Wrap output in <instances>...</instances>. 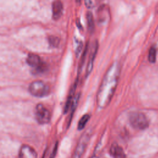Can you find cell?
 <instances>
[{
    "label": "cell",
    "instance_id": "6da1fadb",
    "mask_svg": "<svg viewBox=\"0 0 158 158\" xmlns=\"http://www.w3.org/2000/svg\"><path fill=\"white\" fill-rule=\"evenodd\" d=\"M120 73L119 65L114 62L105 73L97 94V104L100 108L106 107L110 102L117 86Z\"/></svg>",
    "mask_w": 158,
    "mask_h": 158
},
{
    "label": "cell",
    "instance_id": "7a4b0ae2",
    "mask_svg": "<svg viewBox=\"0 0 158 158\" xmlns=\"http://www.w3.org/2000/svg\"><path fill=\"white\" fill-rule=\"evenodd\" d=\"M28 91L32 96L37 98H42L49 94V87L43 81L36 80L30 84Z\"/></svg>",
    "mask_w": 158,
    "mask_h": 158
},
{
    "label": "cell",
    "instance_id": "3957f363",
    "mask_svg": "<svg viewBox=\"0 0 158 158\" xmlns=\"http://www.w3.org/2000/svg\"><path fill=\"white\" fill-rule=\"evenodd\" d=\"M129 122L134 128L138 130H144L149 125V121L146 116L138 112H133L130 114Z\"/></svg>",
    "mask_w": 158,
    "mask_h": 158
},
{
    "label": "cell",
    "instance_id": "277c9868",
    "mask_svg": "<svg viewBox=\"0 0 158 158\" xmlns=\"http://www.w3.org/2000/svg\"><path fill=\"white\" fill-rule=\"evenodd\" d=\"M91 131L87 130L80 138L77 145L75 148L72 158H81L85 150L89 141L91 138Z\"/></svg>",
    "mask_w": 158,
    "mask_h": 158
},
{
    "label": "cell",
    "instance_id": "5b68a950",
    "mask_svg": "<svg viewBox=\"0 0 158 158\" xmlns=\"http://www.w3.org/2000/svg\"><path fill=\"white\" fill-rule=\"evenodd\" d=\"M35 116L37 122L41 125L48 123L51 120L50 112L41 103L36 106Z\"/></svg>",
    "mask_w": 158,
    "mask_h": 158
},
{
    "label": "cell",
    "instance_id": "8992f818",
    "mask_svg": "<svg viewBox=\"0 0 158 158\" xmlns=\"http://www.w3.org/2000/svg\"><path fill=\"white\" fill-rule=\"evenodd\" d=\"M26 62L28 65L35 69L38 73H41L46 70V65L41 60L40 57L35 54H28L26 58Z\"/></svg>",
    "mask_w": 158,
    "mask_h": 158
},
{
    "label": "cell",
    "instance_id": "52a82bcc",
    "mask_svg": "<svg viewBox=\"0 0 158 158\" xmlns=\"http://www.w3.org/2000/svg\"><path fill=\"white\" fill-rule=\"evenodd\" d=\"M38 155L33 148L28 145L23 144L19 152V158H37Z\"/></svg>",
    "mask_w": 158,
    "mask_h": 158
},
{
    "label": "cell",
    "instance_id": "ba28073f",
    "mask_svg": "<svg viewBox=\"0 0 158 158\" xmlns=\"http://www.w3.org/2000/svg\"><path fill=\"white\" fill-rule=\"evenodd\" d=\"M98 49V43L97 41H96L93 44L92 49L90 52V54H89V59H88V64H87V67H86V76L89 75V73H91V72L93 69V63H94V59H95V57L97 54Z\"/></svg>",
    "mask_w": 158,
    "mask_h": 158
},
{
    "label": "cell",
    "instance_id": "9c48e42d",
    "mask_svg": "<svg viewBox=\"0 0 158 158\" xmlns=\"http://www.w3.org/2000/svg\"><path fill=\"white\" fill-rule=\"evenodd\" d=\"M77 83H78V78H77V80L75 81L73 85H72L71 89H70L69 93V96L67 97V99L66 100L65 106L64 107V114H66L69 109L71 107V106L72 104L73 99L75 98V89L77 86Z\"/></svg>",
    "mask_w": 158,
    "mask_h": 158
},
{
    "label": "cell",
    "instance_id": "30bf717a",
    "mask_svg": "<svg viewBox=\"0 0 158 158\" xmlns=\"http://www.w3.org/2000/svg\"><path fill=\"white\" fill-rule=\"evenodd\" d=\"M63 4L61 1H56L52 3V15L54 20L59 19L63 13Z\"/></svg>",
    "mask_w": 158,
    "mask_h": 158
},
{
    "label": "cell",
    "instance_id": "8fae6325",
    "mask_svg": "<svg viewBox=\"0 0 158 158\" xmlns=\"http://www.w3.org/2000/svg\"><path fill=\"white\" fill-rule=\"evenodd\" d=\"M109 152L113 158H127L123 149L117 143L112 144Z\"/></svg>",
    "mask_w": 158,
    "mask_h": 158
},
{
    "label": "cell",
    "instance_id": "7c38bea8",
    "mask_svg": "<svg viewBox=\"0 0 158 158\" xmlns=\"http://www.w3.org/2000/svg\"><path fill=\"white\" fill-rule=\"evenodd\" d=\"M80 93H78L75 96V98L73 99V102H72V104L71 106V107H70V114H69V119H68V122H67V127H69L70 124V122H71V120L72 119V117H73V115L74 114V112L77 108V106L78 105V101H79V99H80Z\"/></svg>",
    "mask_w": 158,
    "mask_h": 158
},
{
    "label": "cell",
    "instance_id": "4fadbf2b",
    "mask_svg": "<svg viewBox=\"0 0 158 158\" xmlns=\"http://www.w3.org/2000/svg\"><path fill=\"white\" fill-rule=\"evenodd\" d=\"M86 22L88 31H89L90 32H93L94 29V23L93 14L89 11H88L86 14Z\"/></svg>",
    "mask_w": 158,
    "mask_h": 158
},
{
    "label": "cell",
    "instance_id": "5bb4252c",
    "mask_svg": "<svg viewBox=\"0 0 158 158\" xmlns=\"http://www.w3.org/2000/svg\"><path fill=\"white\" fill-rule=\"evenodd\" d=\"M89 117H90L88 114H85L81 117V118L80 119V120L78 123V125H77L78 130H81L85 128L87 122L89 120Z\"/></svg>",
    "mask_w": 158,
    "mask_h": 158
},
{
    "label": "cell",
    "instance_id": "9a60e30c",
    "mask_svg": "<svg viewBox=\"0 0 158 158\" xmlns=\"http://www.w3.org/2000/svg\"><path fill=\"white\" fill-rule=\"evenodd\" d=\"M149 60L152 62L154 63L156 62V48L155 46H152V47H151L149 51Z\"/></svg>",
    "mask_w": 158,
    "mask_h": 158
},
{
    "label": "cell",
    "instance_id": "2e32d148",
    "mask_svg": "<svg viewBox=\"0 0 158 158\" xmlns=\"http://www.w3.org/2000/svg\"><path fill=\"white\" fill-rule=\"evenodd\" d=\"M49 44H50V46H51L52 47H57L58 46L60 40L59 38L56 36H49L48 38Z\"/></svg>",
    "mask_w": 158,
    "mask_h": 158
},
{
    "label": "cell",
    "instance_id": "e0dca14e",
    "mask_svg": "<svg viewBox=\"0 0 158 158\" xmlns=\"http://www.w3.org/2000/svg\"><path fill=\"white\" fill-rule=\"evenodd\" d=\"M87 51H88V46H86L84 49V52L83 53V55L81 56V60H80V62L79 64V67H78V71H81V68H82V66H83V64L85 62V57H86V53H87Z\"/></svg>",
    "mask_w": 158,
    "mask_h": 158
},
{
    "label": "cell",
    "instance_id": "ac0fdd59",
    "mask_svg": "<svg viewBox=\"0 0 158 158\" xmlns=\"http://www.w3.org/2000/svg\"><path fill=\"white\" fill-rule=\"evenodd\" d=\"M57 148H58V142L57 141L54 146V148L52 149V151L50 155L49 158H54L56 157V155L57 154Z\"/></svg>",
    "mask_w": 158,
    "mask_h": 158
},
{
    "label": "cell",
    "instance_id": "d6986e66",
    "mask_svg": "<svg viewBox=\"0 0 158 158\" xmlns=\"http://www.w3.org/2000/svg\"><path fill=\"white\" fill-rule=\"evenodd\" d=\"M83 48V44L81 42H80L78 43V45H77V47L76 48V51H75V53H76V55L78 56V54L80 53L81 51V49Z\"/></svg>",
    "mask_w": 158,
    "mask_h": 158
},
{
    "label": "cell",
    "instance_id": "ffe728a7",
    "mask_svg": "<svg viewBox=\"0 0 158 158\" xmlns=\"http://www.w3.org/2000/svg\"><path fill=\"white\" fill-rule=\"evenodd\" d=\"M85 4L88 8H92L94 6V2L93 1H85Z\"/></svg>",
    "mask_w": 158,
    "mask_h": 158
}]
</instances>
